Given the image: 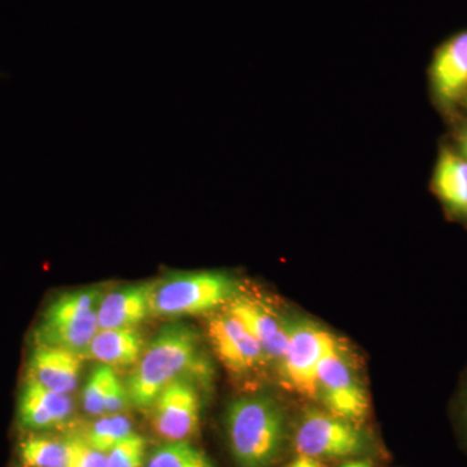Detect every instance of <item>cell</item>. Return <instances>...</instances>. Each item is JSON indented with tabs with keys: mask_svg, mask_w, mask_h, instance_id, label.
I'll return each mask as SVG.
<instances>
[{
	"mask_svg": "<svg viewBox=\"0 0 467 467\" xmlns=\"http://www.w3.org/2000/svg\"><path fill=\"white\" fill-rule=\"evenodd\" d=\"M202 368L196 331L180 322L165 325L143 349L128 378L129 401L135 408H150L168 384L186 374H202Z\"/></svg>",
	"mask_w": 467,
	"mask_h": 467,
	"instance_id": "obj_1",
	"label": "cell"
},
{
	"mask_svg": "<svg viewBox=\"0 0 467 467\" xmlns=\"http://www.w3.org/2000/svg\"><path fill=\"white\" fill-rule=\"evenodd\" d=\"M226 431L236 467H272L287 438L284 409L265 395L236 399L227 409Z\"/></svg>",
	"mask_w": 467,
	"mask_h": 467,
	"instance_id": "obj_2",
	"label": "cell"
},
{
	"mask_svg": "<svg viewBox=\"0 0 467 467\" xmlns=\"http://www.w3.org/2000/svg\"><path fill=\"white\" fill-rule=\"evenodd\" d=\"M238 284L223 272L173 273L152 282L150 315L182 317L202 315L230 303L236 296Z\"/></svg>",
	"mask_w": 467,
	"mask_h": 467,
	"instance_id": "obj_3",
	"label": "cell"
},
{
	"mask_svg": "<svg viewBox=\"0 0 467 467\" xmlns=\"http://www.w3.org/2000/svg\"><path fill=\"white\" fill-rule=\"evenodd\" d=\"M101 297L98 288L67 291L58 295L43 310L33 330V344L60 347L85 356L99 331L98 309Z\"/></svg>",
	"mask_w": 467,
	"mask_h": 467,
	"instance_id": "obj_4",
	"label": "cell"
},
{
	"mask_svg": "<svg viewBox=\"0 0 467 467\" xmlns=\"http://www.w3.org/2000/svg\"><path fill=\"white\" fill-rule=\"evenodd\" d=\"M294 442L299 456L315 460L344 459L362 453L368 438L350 420L312 409L301 418Z\"/></svg>",
	"mask_w": 467,
	"mask_h": 467,
	"instance_id": "obj_5",
	"label": "cell"
},
{
	"mask_svg": "<svg viewBox=\"0 0 467 467\" xmlns=\"http://www.w3.org/2000/svg\"><path fill=\"white\" fill-rule=\"evenodd\" d=\"M288 346L281 361V376L292 391L316 398L319 365L337 339L312 322L288 324Z\"/></svg>",
	"mask_w": 467,
	"mask_h": 467,
	"instance_id": "obj_6",
	"label": "cell"
},
{
	"mask_svg": "<svg viewBox=\"0 0 467 467\" xmlns=\"http://www.w3.org/2000/svg\"><path fill=\"white\" fill-rule=\"evenodd\" d=\"M316 398L322 401L328 413L350 422L367 416V391L340 343L335 344L319 365Z\"/></svg>",
	"mask_w": 467,
	"mask_h": 467,
	"instance_id": "obj_7",
	"label": "cell"
},
{
	"mask_svg": "<svg viewBox=\"0 0 467 467\" xmlns=\"http://www.w3.org/2000/svg\"><path fill=\"white\" fill-rule=\"evenodd\" d=\"M152 407L156 431L168 441H187L201 423V398L189 378L168 384Z\"/></svg>",
	"mask_w": 467,
	"mask_h": 467,
	"instance_id": "obj_8",
	"label": "cell"
},
{
	"mask_svg": "<svg viewBox=\"0 0 467 467\" xmlns=\"http://www.w3.org/2000/svg\"><path fill=\"white\" fill-rule=\"evenodd\" d=\"M208 337L217 358L232 373H248L266 358L259 340L229 310L211 319Z\"/></svg>",
	"mask_w": 467,
	"mask_h": 467,
	"instance_id": "obj_9",
	"label": "cell"
},
{
	"mask_svg": "<svg viewBox=\"0 0 467 467\" xmlns=\"http://www.w3.org/2000/svg\"><path fill=\"white\" fill-rule=\"evenodd\" d=\"M72 411L73 401L69 395L51 391L26 377L17 400L21 429L36 434L57 429L69 420Z\"/></svg>",
	"mask_w": 467,
	"mask_h": 467,
	"instance_id": "obj_10",
	"label": "cell"
},
{
	"mask_svg": "<svg viewBox=\"0 0 467 467\" xmlns=\"http://www.w3.org/2000/svg\"><path fill=\"white\" fill-rule=\"evenodd\" d=\"M82 356L60 347L33 344L26 362V378L58 393L75 391L81 374Z\"/></svg>",
	"mask_w": 467,
	"mask_h": 467,
	"instance_id": "obj_11",
	"label": "cell"
},
{
	"mask_svg": "<svg viewBox=\"0 0 467 467\" xmlns=\"http://www.w3.org/2000/svg\"><path fill=\"white\" fill-rule=\"evenodd\" d=\"M432 86L442 103L451 104L467 92V29L454 34L435 52Z\"/></svg>",
	"mask_w": 467,
	"mask_h": 467,
	"instance_id": "obj_12",
	"label": "cell"
},
{
	"mask_svg": "<svg viewBox=\"0 0 467 467\" xmlns=\"http://www.w3.org/2000/svg\"><path fill=\"white\" fill-rule=\"evenodd\" d=\"M227 310L241 319L242 324L259 340L266 358L281 361L290 337L288 322L282 321L281 317L260 301L248 297H234Z\"/></svg>",
	"mask_w": 467,
	"mask_h": 467,
	"instance_id": "obj_13",
	"label": "cell"
},
{
	"mask_svg": "<svg viewBox=\"0 0 467 467\" xmlns=\"http://www.w3.org/2000/svg\"><path fill=\"white\" fill-rule=\"evenodd\" d=\"M152 282L125 285L106 295L98 309V325L103 328L135 327L150 315Z\"/></svg>",
	"mask_w": 467,
	"mask_h": 467,
	"instance_id": "obj_14",
	"label": "cell"
},
{
	"mask_svg": "<svg viewBox=\"0 0 467 467\" xmlns=\"http://www.w3.org/2000/svg\"><path fill=\"white\" fill-rule=\"evenodd\" d=\"M143 353V337L134 327L103 328L86 350V358L109 367L135 365Z\"/></svg>",
	"mask_w": 467,
	"mask_h": 467,
	"instance_id": "obj_15",
	"label": "cell"
},
{
	"mask_svg": "<svg viewBox=\"0 0 467 467\" xmlns=\"http://www.w3.org/2000/svg\"><path fill=\"white\" fill-rule=\"evenodd\" d=\"M432 186L453 213L467 217V159L444 150L436 162Z\"/></svg>",
	"mask_w": 467,
	"mask_h": 467,
	"instance_id": "obj_16",
	"label": "cell"
},
{
	"mask_svg": "<svg viewBox=\"0 0 467 467\" xmlns=\"http://www.w3.org/2000/svg\"><path fill=\"white\" fill-rule=\"evenodd\" d=\"M23 467H63L67 462V442L48 436L32 435L18 445Z\"/></svg>",
	"mask_w": 467,
	"mask_h": 467,
	"instance_id": "obj_17",
	"label": "cell"
},
{
	"mask_svg": "<svg viewBox=\"0 0 467 467\" xmlns=\"http://www.w3.org/2000/svg\"><path fill=\"white\" fill-rule=\"evenodd\" d=\"M147 467H216L211 459L187 441H167L150 453Z\"/></svg>",
	"mask_w": 467,
	"mask_h": 467,
	"instance_id": "obj_18",
	"label": "cell"
},
{
	"mask_svg": "<svg viewBox=\"0 0 467 467\" xmlns=\"http://www.w3.org/2000/svg\"><path fill=\"white\" fill-rule=\"evenodd\" d=\"M133 432L131 422L122 414H107L92 423L85 432L84 438L95 450L109 453L110 450L126 436Z\"/></svg>",
	"mask_w": 467,
	"mask_h": 467,
	"instance_id": "obj_19",
	"label": "cell"
},
{
	"mask_svg": "<svg viewBox=\"0 0 467 467\" xmlns=\"http://www.w3.org/2000/svg\"><path fill=\"white\" fill-rule=\"evenodd\" d=\"M116 377L115 370L109 365H100L92 371L82 392V405L86 413L91 416L106 414L104 405H106L107 393Z\"/></svg>",
	"mask_w": 467,
	"mask_h": 467,
	"instance_id": "obj_20",
	"label": "cell"
},
{
	"mask_svg": "<svg viewBox=\"0 0 467 467\" xmlns=\"http://www.w3.org/2000/svg\"><path fill=\"white\" fill-rule=\"evenodd\" d=\"M146 456V441L131 432L107 453V467H142Z\"/></svg>",
	"mask_w": 467,
	"mask_h": 467,
	"instance_id": "obj_21",
	"label": "cell"
},
{
	"mask_svg": "<svg viewBox=\"0 0 467 467\" xmlns=\"http://www.w3.org/2000/svg\"><path fill=\"white\" fill-rule=\"evenodd\" d=\"M66 442V467H107V454L95 450L84 436H70Z\"/></svg>",
	"mask_w": 467,
	"mask_h": 467,
	"instance_id": "obj_22",
	"label": "cell"
},
{
	"mask_svg": "<svg viewBox=\"0 0 467 467\" xmlns=\"http://www.w3.org/2000/svg\"><path fill=\"white\" fill-rule=\"evenodd\" d=\"M128 402L130 401H129L126 384L122 383L119 377H116L112 384H110L109 393H107L106 405H104L106 414L104 416H107V414H119V411L124 410Z\"/></svg>",
	"mask_w": 467,
	"mask_h": 467,
	"instance_id": "obj_23",
	"label": "cell"
},
{
	"mask_svg": "<svg viewBox=\"0 0 467 467\" xmlns=\"http://www.w3.org/2000/svg\"><path fill=\"white\" fill-rule=\"evenodd\" d=\"M287 467H322L318 460L310 459V457L299 456L296 460L292 461Z\"/></svg>",
	"mask_w": 467,
	"mask_h": 467,
	"instance_id": "obj_24",
	"label": "cell"
},
{
	"mask_svg": "<svg viewBox=\"0 0 467 467\" xmlns=\"http://www.w3.org/2000/svg\"><path fill=\"white\" fill-rule=\"evenodd\" d=\"M461 150H462V155L467 159V128L461 135Z\"/></svg>",
	"mask_w": 467,
	"mask_h": 467,
	"instance_id": "obj_25",
	"label": "cell"
},
{
	"mask_svg": "<svg viewBox=\"0 0 467 467\" xmlns=\"http://www.w3.org/2000/svg\"><path fill=\"white\" fill-rule=\"evenodd\" d=\"M342 467H373L368 462H364V461H358V462H348Z\"/></svg>",
	"mask_w": 467,
	"mask_h": 467,
	"instance_id": "obj_26",
	"label": "cell"
},
{
	"mask_svg": "<svg viewBox=\"0 0 467 467\" xmlns=\"http://www.w3.org/2000/svg\"><path fill=\"white\" fill-rule=\"evenodd\" d=\"M63 467H66V466H63Z\"/></svg>",
	"mask_w": 467,
	"mask_h": 467,
	"instance_id": "obj_27",
	"label": "cell"
}]
</instances>
